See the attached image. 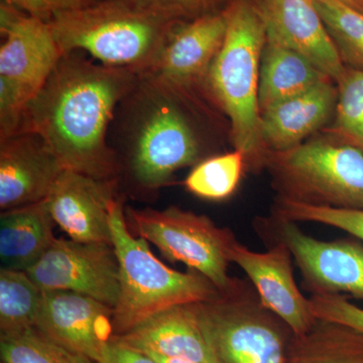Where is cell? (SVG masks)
Returning <instances> with one entry per match:
<instances>
[{
	"mask_svg": "<svg viewBox=\"0 0 363 363\" xmlns=\"http://www.w3.org/2000/svg\"><path fill=\"white\" fill-rule=\"evenodd\" d=\"M326 80L330 79L302 55L267 37L260 65V113L272 105Z\"/></svg>",
	"mask_w": 363,
	"mask_h": 363,
	"instance_id": "44dd1931",
	"label": "cell"
},
{
	"mask_svg": "<svg viewBox=\"0 0 363 363\" xmlns=\"http://www.w3.org/2000/svg\"><path fill=\"white\" fill-rule=\"evenodd\" d=\"M44 291L26 272L0 269V332L16 333L35 328Z\"/></svg>",
	"mask_w": 363,
	"mask_h": 363,
	"instance_id": "603a6c76",
	"label": "cell"
},
{
	"mask_svg": "<svg viewBox=\"0 0 363 363\" xmlns=\"http://www.w3.org/2000/svg\"><path fill=\"white\" fill-rule=\"evenodd\" d=\"M39 135L21 131L0 140V209L43 201L64 171Z\"/></svg>",
	"mask_w": 363,
	"mask_h": 363,
	"instance_id": "e0dca14e",
	"label": "cell"
},
{
	"mask_svg": "<svg viewBox=\"0 0 363 363\" xmlns=\"http://www.w3.org/2000/svg\"><path fill=\"white\" fill-rule=\"evenodd\" d=\"M26 274L45 292L82 294L113 309L118 301L119 262L111 243L56 238Z\"/></svg>",
	"mask_w": 363,
	"mask_h": 363,
	"instance_id": "30bf717a",
	"label": "cell"
},
{
	"mask_svg": "<svg viewBox=\"0 0 363 363\" xmlns=\"http://www.w3.org/2000/svg\"><path fill=\"white\" fill-rule=\"evenodd\" d=\"M279 199L363 210V152L345 143L316 140L267 152Z\"/></svg>",
	"mask_w": 363,
	"mask_h": 363,
	"instance_id": "8992f818",
	"label": "cell"
},
{
	"mask_svg": "<svg viewBox=\"0 0 363 363\" xmlns=\"http://www.w3.org/2000/svg\"><path fill=\"white\" fill-rule=\"evenodd\" d=\"M0 94L23 109L37 96L63 54L44 21L1 2Z\"/></svg>",
	"mask_w": 363,
	"mask_h": 363,
	"instance_id": "9c48e42d",
	"label": "cell"
},
{
	"mask_svg": "<svg viewBox=\"0 0 363 363\" xmlns=\"http://www.w3.org/2000/svg\"><path fill=\"white\" fill-rule=\"evenodd\" d=\"M276 217L293 222H314L340 229L363 241V210L341 209L279 199Z\"/></svg>",
	"mask_w": 363,
	"mask_h": 363,
	"instance_id": "83f0119b",
	"label": "cell"
},
{
	"mask_svg": "<svg viewBox=\"0 0 363 363\" xmlns=\"http://www.w3.org/2000/svg\"><path fill=\"white\" fill-rule=\"evenodd\" d=\"M337 85L335 121L329 133L363 152V69L347 68Z\"/></svg>",
	"mask_w": 363,
	"mask_h": 363,
	"instance_id": "4316f807",
	"label": "cell"
},
{
	"mask_svg": "<svg viewBox=\"0 0 363 363\" xmlns=\"http://www.w3.org/2000/svg\"><path fill=\"white\" fill-rule=\"evenodd\" d=\"M1 363H96L67 350L37 328L0 336Z\"/></svg>",
	"mask_w": 363,
	"mask_h": 363,
	"instance_id": "d4e9b609",
	"label": "cell"
},
{
	"mask_svg": "<svg viewBox=\"0 0 363 363\" xmlns=\"http://www.w3.org/2000/svg\"><path fill=\"white\" fill-rule=\"evenodd\" d=\"M99 0H1L32 18L49 23L58 14L79 11Z\"/></svg>",
	"mask_w": 363,
	"mask_h": 363,
	"instance_id": "4dcf8cb0",
	"label": "cell"
},
{
	"mask_svg": "<svg viewBox=\"0 0 363 363\" xmlns=\"http://www.w3.org/2000/svg\"><path fill=\"white\" fill-rule=\"evenodd\" d=\"M112 339L147 355L220 363L203 331L196 303L169 308Z\"/></svg>",
	"mask_w": 363,
	"mask_h": 363,
	"instance_id": "ac0fdd59",
	"label": "cell"
},
{
	"mask_svg": "<svg viewBox=\"0 0 363 363\" xmlns=\"http://www.w3.org/2000/svg\"><path fill=\"white\" fill-rule=\"evenodd\" d=\"M279 241L286 245L312 295H346L363 301V245L321 240L296 222L276 217Z\"/></svg>",
	"mask_w": 363,
	"mask_h": 363,
	"instance_id": "8fae6325",
	"label": "cell"
},
{
	"mask_svg": "<svg viewBox=\"0 0 363 363\" xmlns=\"http://www.w3.org/2000/svg\"><path fill=\"white\" fill-rule=\"evenodd\" d=\"M113 314V308L82 294L44 291L35 328L97 363L114 336Z\"/></svg>",
	"mask_w": 363,
	"mask_h": 363,
	"instance_id": "4fadbf2b",
	"label": "cell"
},
{
	"mask_svg": "<svg viewBox=\"0 0 363 363\" xmlns=\"http://www.w3.org/2000/svg\"><path fill=\"white\" fill-rule=\"evenodd\" d=\"M313 312L318 320L333 322L363 333V309L342 295H312Z\"/></svg>",
	"mask_w": 363,
	"mask_h": 363,
	"instance_id": "f1b7e54d",
	"label": "cell"
},
{
	"mask_svg": "<svg viewBox=\"0 0 363 363\" xmlns=\"http://www.w3.org/2000/svg\"><path fill=\"white\" fill-rule=\"evenodd\" d=\"M293 255L281 241L267 252H253L234 241L229 259L245 272L260 303L285 322L294 335L308 333L318 319L310 298H306L294 278Z\"/></svg>",
	"mask_w": 363,
	"mask_h": 363,
	"instance_id": "7c38bea8",
	"label": "cell"
},
{
	"mask_svg": "<svg viewBox=\"0 0 363 363\" xmlns=\"http://www.w3.org/2000/svg\"><path fill=\"white\" fill-rule=\"evenodd\" d=\"M150 357L156 359L159 363H193L183 359H178V358H168L159 357V355H150Z\"/></svg>",
	"mask_w": 363,
	"mask_h": 363,
	"instance_id": "836d02e7",
	"label": "cell"
},
{
	"mask_svg": "<svg viewBox=\"0 0 363 363\" xmlns=\"http://www.w3.org/2000/svg\"><path fill=\"white\" fill-rule=\"evenodd\" d=\"M54 224L45 199L1 211L0 262L2 269L26 272L52 247Z\"/></svg>",
	"mask_w": 363,
	"mask_h": 363,
	"instance_id": "ffe728a7",
	"label": "cell"
},
{
	"mask_svg": "<svg viewBox=\"0 0 363 363\" xmlns=\"http://www.w3.org/2000/svg\"><path fill=\"white\" fill-rule=\"evenodd\" d=\"M344 63L363 69V13L337 0H313Z\"/></svg>",
	"mask_w": 363,
	"mask_h": 363,
	"instance_id": "484cf974",
	"label": "cell"
},
{
	"mask_svg": "<svg viewBox=\"0 0 363 363\" xmlns=\"http://www.w3.org/2000/svg\"><path fill=\"white\" fill-rule=\"evenodd\" d=\"M338 90L332 80L272 105L260 113V136L267 152L290 150L328 121L335 111Z\"/></svg>",
	"mask_w": 363,
	"mask_h": 363,
	"instance_id": "d6986e66",
	"label": "cell"
},
{
	"mask_svg": "<svg viewBox=\"0 0 363 363\" xmlns=\"http://www.w3.org/2000/svg\"><path fill=\"white\" fill-rule=\"evenodd\" d=\"M138 76L94 63L80 51L64 54L28 104L18 133L39 135L65 169L117 180L119 164L109 145V128Z\"/></svg>",
	"mask_w": 363,
	"mask_h": 363,
	"instance_id": "6da1fadb",
	"label": "cell"
},
{
	"mask_svg": "<svg viewBox=\"0 0 363 363\" xmlns=\"http://www.w3.org/2000/svg\"><path fill=\"white\" fill-rule=\"evenodd\" d=\"M117 180L64 169L45 198L52 220L70 240L112 245L111 207Z\"/></svg>",
	"mask_w": 363,
	"mask_h": 363,
	"instance_id": "5bb4252c",
	"label": "cell"
},
{
	"mask_svg": "<svg viewBox=\"0 0 363 363\" xmlns=\"http://www.w3.org/2000/svg\"><path fill=\"white\" fill-rule=\"evenodd\" d=\"M111 228L121 276L114 307V336L126 333L169 308L209 302L220 296L216 286L199 272L175 271L155 257L149 241L130 233L123 199L118 197L111 204Z\"/></svg>",
	"mask_w": 363,
	"mask_h": 363,
	"instance_id": "5b68a950",
	"label": "cell"
},
{
	"mask_svg": "<svg viewBox=\"0 0 363 363\" xmlns=\"http://www.w3.org/2000/svg\"><path fill=\"white\" fill-rule=\"evenodd\" d=\"M227 26L226 11L179 21L147 72L180 87L207 95L208 73L223 45Z\"/></svg>",
	"mask_w": 363,
	"mask_h": 363,
	"instance_id": "9a60e30c",
	"label": "cell"
},
{
	"mask_svg": "<svg viewBox=\"0 0 363 363\" xmlns=\"http://www.w3.org/2000/svg\"><path fill=\"white\" fill-rule=\"evenodd\" d=\"M143 11L159 14L169 20L184 21L213 13L212 7L220 0H121Z\"/></svg>",
	"mask_w": 363,
	"mask_h": 363,
	"instance_id": "f546056e",
	"label": "cell"
},
{
	"mask_svg": "<svg viewBox=\"0 0 363 363\" xmlns=\"http://www.w3.org/2000/svg\"><path fill=\"white\" fill-rule=\"evenodd\" d=\"M177 23L121 0H99L48 25L62 54L86 52L102 65L140 74L152 68Z\"/></svg>",
	"mask_w": 363,
	"mask_h": 363,
	"instance_id": "3957f363",
	"label": "cell"
},
{
	"mask_svg": "<svg viewBox=\"0 0 363 363\" xmlns=\"http://www.w3.org/2000/svg\"><path fill=\"white\" fill-rule=\"evenodd\" d=\"M337 1L363 13V0H337Z\"/></svg>",
	"mask_w": 363,
	"mask_h": 363,
	"instance_id": "d6a6232c",
	"label": "cell"
},
{
	"mask_svg": "<svg viewBox=\"0 0 363 363\" xmlns=\"http://www.w3.org/2000/svg\"><path fill=\"white\" fill-rule=\"evenodd\" d=\"M245 161V154L238 150L208 157L196 164L184 185L189 192L203 199L213 201L226 199L238 188Z\"/></svg>",
	"mask_w": 363,
	"mask_h": 363,
	"instance_id": "cb8c5ba5",
	"label": "cell"
},
{
	"mask_svg": "<svg viewBox=\"0 0 363 363\" xmlns=\"http://www.w3.org/2000/svg\"><path fill=\"white\" fill-rule=\"evenodd\" d=\"M290 363H363V333L318 320L311 330L295 336Z\"/></svg>",
	"mask_w": 363,
	"mask_h": 363,
	"instance_id": "7402d4cb",
	"label": "cell"
},
{
	"mask_svg": "<svg viewBox=\"0 0 363 363\" xmlns=\"http://www.w3.org/2000/svg\"><path fill=\"white\" fill-rule=\"evenodd\" d=\"M227 32L206 80L208 97L228 117L234 149L266 157L260 136V65L267 30L259 9L245 1L226 9Z\"/></svg>",
	"mask_w": 363,
	"mask_h": 363,
	"instance_id": "277c9868",
	"label": "cell"
},
{
	"mask_svg": "<svg viewBox=\"0 0 363 363\" xmlns=\"http://www.w3.org/2000/svg\"><path fill=\"white\" fill-rule=\"evenodd\" d=\"M252 291L240 281L233 292L196 303L208 342L220 363H290L281 320Z\"/></svg>",
	"mask_w": 363,
	"mask_h": 363,
	"instance_id": "52a82bcc",
	"label": "cell"
},
{
	"mask_svg": "<svg viewBox=\"0 0 363 363\" xmlns=\"http://www.w3.org/2000/svg\"><path fill=\"white\" fill-rule=\"evenodd\" d=\"M97 363H159L154 358L140 351L116 342L111 338L102 351L101 357Z\"/></svg>",
	"mask_w": 363,
	"mask_h": 363,
	"instance_id": "1f68e13d",
	"label": "cell"
},
{
	"mask_svg": "<svg viewBox=\"0 0 363 363\" xmlns=\"http://www.w3.org/2000/svg\"><path fill=\"white\" fill-rule=\"evenodd\" d=\"M204 99L210 98L152 72L138 74L113 119V138L136 187H164L179 169L201 161L204 143L197 121L206 111Z\"/></svg>",
	"mask_w": 363,
	"mask_h": 363,
	"instance_id": "7a4b0ae2",
	"label": "cell"
},
{
	"mask_svg": "<svg viewBox=\"0 0 363 363\" xmlns=\"http://www.w3.org/2000/svg\"><path fill=\"white\" fill-rule=\"evenodd\" d=\"M267 37L291 48L338 83L347 67L313 0H262Z\"/></svg>",
	"mask_w": 363,
	"mask_h": 363,
	"instance_id": "2e32d148",
	"label": "cell"
},
{
	"mask_svg": "<svg viewBox=\"0 0 363 363\" xmlns=\"http://www.w3.org/2000/svg\"><path fill=\"white\" fill-rule=\"evenodd\" d=\"M126 216L135 233L156 245L164 257L209 279L221 294L233 292L240 281L228 276L233 231L209 217L172 206L162 210L133 209Z\"/></svg>",
	"mask_w": 363,
	"mask_h": 363,
	"instance_id": "ba28073f",
	"label": "cell"
}]
</instances>
